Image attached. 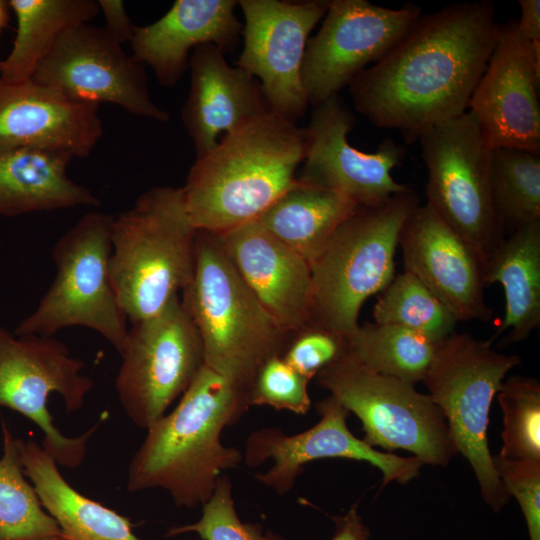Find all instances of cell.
I'll list each match as a JSON object with an SVG mask.
<instances>
[{
    "instance_id": "5b68a950",
    "label": "cell",
    "mask_w": 540,
    "mask_h": 540,
    "mask_svg": "<svg viewBox=\"0 0 540 540\" xmlns=\"http://www.w3.org/2000/svg\"><path fill=\"white\" fill-rule=\"evenodd\" d=\"M180 300L204 365L247 393L261 365L288 343L290 334L246 285L215 233L197 230L194 274Z\"/></svg>"
},
{
    "instance_id": "6da1fadb",
    "label": "cell",
    "mask_w": 540,
    "mask_h": 540,
    "mask_svg": "<svg viewBox=\"0 0 540 540\" xmlns=\"http://www.w3.org/2000/svg\"><path fill=\"white\" fill-rule=\"evenodd\" d=\"M490 0L423 13L374 65L349 84L355 110L373 125L398 131L407 144L468 110L496 44Z\"/></svg>"
},
{
    "instance_id": "1f68e13d",
    "label": "cell",
    "mask_w": 540,
    "mask_h": 540,
    "mask_svg": "<svg viewBox=\"0 0 540 540\" xmlns=\"http://www.w3.org/2000/svg\"><path fill=\"white\" fill-rule=\"evenodd\" d=\"M376 323L398 325L434 342L453 332L452 312L412 273L404 270L381 292L373 308Z\"/></svg>"
},
{
    "instance_id": "ffe728a7",
    "label": "cell",
    "mask_w": 540,
    "mask_h": 540,
    "mask_svg": "<svg viewBox=\"0 0 540 540\" xmlns=\"http://www.w3.org/2000/svg\"><path fill=\"white\" fill-rule=\"evenodd\" d=\"M102 135L99 105L73 100L33 79H0V151L39 149L84 158Z\"/></svg>"
},
{
    "instance_id": "d6986e66",
    "label": "cell",
    "mask_w": 540,
    "mask_h": 540,
    "mask_svg": "<svg viewBox=\"0 0 540 540\" xmlns=\"http://www.w3.org/2000/svg\"><path fill=\"white\" fill-rule=\"evenodd\" d=\"M405 270L416 276L457 321H488L485 263L479 251L427 204L407 217L399 236Z\"/></svg>"
},
{
    "instance_id": "60d3db41",
    "label": "cell",
    "mask_w": 540,
    "mask_h": 540,
    "mask_svg": "<svg viewBox=\"0 0 540 540\" xmlns=\"http://www.w3.org/2000/svg\"><path fill=\"white\" fill-rule=\"evenodd\" d=\"M10 5L8 0H0V34L8 26L10 20Z\"/></svg>"
},
{
    "instance_id": "83f0119b",
    "label": "cell",
    "mask_w": 540,
    "mask_h": 540,
    "mask_svg": "<svg viewBox=\"0 0 540 540\" xmlns=\"http://www.w3.org/2000/svg\"><path fill=\"white\" fill-rule=\"evenodd\" d=\"M8 1L17 24L12 49L0 60V79L8 83L32 79L40 62L65 31L89 23L100 12L96 0Z\"/></svg>"
},
{
    "instance_id": "7a4b0ae2",
    "label": "cell",
    "mask_w": 540,
    "mask_h": 540,
    "mask_svg": "<svg viewBox=\"0 0 540 540\" xmlns=\"http://www.w3.org/2000/svg\"><path fill=\"white\" fill-rule=\"evenodd\" d=\"M249 407L247 392L204 365L174 409L146 430L128 466L127 490L160 489L177 507L202 506L224 473L243 462L222 433Z\"/></svg>"
},
{
    "instance_id": "8fae6325",
    "label": "cell",
    "mask_w": 540,
    "mask_h": 540,
    "mask_svg": "<svg viewBox=\"0 0 540 540\" xmlns=\"http://www.w3.org/2000/svg\"><path fill=\"white\" fill-rule=\"evenodd\" d=\"M85 364L54 337L15 335L0 325V407L16 411L43 434L42 447L59 466L76 468L87 454L89 439L100 419L85 433L67 437L54 425L48 410L50 394L60 395L67 413L79 410L93 389L82 374Z\"/></svg>"
},
{
    "instance_id": "cb8c5ba5",
    "label": "cell",
    "mask_w": 540,
    "mask_h": 540,
    "mask_svg": "<svg viewBox=\"0 0 540 540\" xmlns=\"http://www.w3.org/2000/svg\"><path fill=\"white\" fill-rule=\"evenodd\" d=\"M17 447L24 473L57 523L60 540H141L129 518L71 486L39 443L17 438Z\"/></svg>"
},
{
    "instance_id": "f546056e",
    "label": "cell",
    "mask_w": 540,
    "mask_h": 540,
    "mask_svg": "<svg viewBox=\"0 0 540 540\" xmlns=\"http://www.w3.org/2000/svg\"><path fill=\"white\" fill-rule=\"evenodd\" d=\"M1 431L0 540H60L59 527L26 477L17 438L4 420Z\"/></svg>"
},
{
    "instance_id": "5bb4252c",
    "label": "cell",
    "mask_w": 540,
    "mask_h": 540,
    "mask_svg": "<svg viewBox=\"0 0 540 540\" xmlns=\"http://www.w3.org/2000/svg\"><path fill=\"white\" fill-rule=\"evenodd\" d=\"M32 79L79 102L110 103L158 122L170 119L151 97L145 66L104 27L83 23L65 31Z\"/></svg>"
},
{
    "instance_id": "9c48e42d",
    "label": "cell",
    "mask_w": 540,
    "mask_h": 540,
    "mask_svg": "<svg viewBox=\"0 0 540 540\" xmlns=\"http://www.w3.org/2000/svg\"><path fill=\"white\" fill-rule=\"evenodd\" d=\"M315 378L357 416L371 447L405 450L433 466H446L457 454L441 410L414 384L375 372L350 353Z\"/></svg>"
},
{
    "instance_id": "ba28073f",
    "label": "cell",
    "mask_w": 540,
    "mask_h": 540,
    "mask_svg": "<svg viewBox=\"0 0 540 540\" xmlns=\"http://www.w3.org/2000/svg\"><path fill=\"white\" fill-rule=\"evenodd\" d=\"M113 218L89 211L58 238L51 251L55 278L15 335L53 337L64 328L87 327L122 353L128 328L109 272Z\"/></svg>"
},
{
    "instance_id": "74e56055",
    "label": "cell",
    "mask_w": 540,
    "mask_h": 540,
    "mask_svg": "<svg viewBox=\"0 0 540 540\" xmlns=\"http://www.w3.org/2000/svg\"><path fill=\"white\" fill-rule=\"evenodd\" d=\"M105 18L104 29L120 44L130 42L135 26L121 0H97Z\"/></svg>"
},
{
    "instance_id": "484cf974",
    "label": "cell",
    "mask_w": 540,
    "mask_h": 540,
    "mask_svg": "<svg viewBox=\"0 0 540 540\" xmlns=\"http://www.w3.org/2000/svg\"><path fill=\"white\" fill-rule=\"evenodd\" d=\"M485 283H499L505 314L491 341L507 331L501 346L526 340L540 325V220L504 238L485 263Z\"/></svg>"
},
{
    "instance_id": "603a6c76",
    "label": "cell",
    "mask_w": 540,
    "mask_h": 540,
    "mask_svg": "<svg viewBox=\"0 0 540 540\" xmlns=\"http://www.w3.org/2000/svg\"><path fill=\"white\" fill-rule=\"evenodd\" d=\"M236 6L234 0H177L155 22L135 26L129 42L132 56L148 65L162 86L173 87L197 46L211 43L224 54L236 49L243 30Z\"/></svg>"
},
{
    "instance_id": "52a82bcc",
    "label": "cell",
    "mask_w": 540,
    "mask_h": 540,
    "mask_svg": "<svg viewBox=\"0 0 540 540\" xmlns=\"http://www.w3.org/2000/svg\"><path fill=\"white\" fill-rule=\"evenodd\" d=\"M521 363L518 355L492 348L491 340L456 333L441 340L422 380L441 410L457 453L465 457L481 496L494 512L509 501L488 444L490 408L506 374Z\"/></svg>"
},
{
    "instance_id": "836d02e7",
    "label": "cell",
    "mask_w": 540,
    "mask_h": 540,
    "mask_svg": "<svg viewBox=\"0 0 540 540\" xmlns=\"http://www.w3.org/2000/svg\"><path fill=\"white\" fill-rule=\"evenodd\" d=\"M200 518L189 524L171 527L166 536L195 533L202 540H286L256 522H244L235 507L231 480L224 475L209 500L202 506Z\"/></svg>"
},
{
    "instance_id": "4dcf8cb0",
    "label": "cell",
    "mask_w": 540,
    "mask_h": 540,
    "mask_svg": "<svg viewBox=\"0 0 540 540\" xmlns=\"http://www.w3.org/2000/svg\"><path fill=\"white\" fill-rule=\"evenodd\" d=\"M490 187L504 233L540 220V154L517 148H494Z\"/></svg>"
},
{
    "instance_id": "277c9868",
    "label": "cell",
    "mask_w": 540,
    "mask_h": 540,
    "mask_svg": "<svg viewBox=\"0 0 540 540\" xmlns=\"http://www.w3.org/2000/svg\"><path fill=\"white\" fill-rule=\"evenodd\" d=\"M196 236L182 187H152L114 216L109 272L132 324L161 312L190 283Z\"/></svg>"
},
{
    "instance_id": "8992f818",
    "label": "cell",
    "mask_w": 540,
    "mask_h": 540,
    "mask_svg": "<svg viewBox=\"0 0 540 540\" xmlns=\"http://www.w3.org/2000/svg\"><path fill=\"white\" fill-rule=\"evenodd\" d=\"M420 204L407 188L373 205L357 206L311 264L313 324L345 336L359 325L363 303L395 277L402 227Z\"/></svg>"
},
{
    "instance_id": "8d00e7d4",
    "label": "cell",
    "mask_w": 540,
    "mask_h": 540,
    "mask_svg": "<svg viewBox=\"0 0 540 540\" xmlns=\"http://www.w3.org/2000/svg\"><path fill=\"white\" fill-rule=\"evenodd\" d=\"M495 470L523 513L529 540H540V462L493 456Z\"/></svg>"
},
{
    "instance_id": "7c38bea8",
    "label": "cell",
    "mask_w": 540,
    "mask_h": 540,
    "mask_svg": "<svg viewBox=\"0 0 540 540\" xmlns=\"http://www.w3.org/2000/svg\"><path fill=\"white\" fill-rule=\"evenodd\" d=\"M120 355L118 399L130 421L145 430L167 413L204 366L199 334L180 296L132 324Z\"/></svg>"
},
{
    "instance_id": "ac0fdd59",
    "label": "cell",
    "mask_w": 540,
    "mask_h": 540,
    "mask_svg": "<svg viewBox=\"0 0 540 540\" xmlns=\"http://www.w3.org/2000/svg\"><path fill=\"white\" fill-rule=\"evenodd\" d=\"M539 83L540 60L518 20L499 23L495 47L468 107L492 149L540 154Z\"/></svg>"
},
{
    "instance_id": "e575fe53",
    "label": "cell",
    "mask_w": 540,
    "mask_h": 540,
    "mask_svg": "<svg viewBox=\"0 0 540 540\" xmlns=\"http://www.w3.org/2000/svg\"><path fill=\"white\" fill-rule=\"evenodd\" d=\"M309 382L281 355L273 356L261 365L253 379L248 393L249 405L305 415L312 405Z\"/></svg>"
},
{
    "instance_id": "30bf717a",
    "label": "cell",
    "mask_w": 540,
    "mask_h": 540,
    "mask_svg": "<svg viewBox=\"0 0 540 540\" xmlns=\"http://www.w3.org/2000/svg\"><path fill=\"white\" fill-rule=\"evenodd\" d=\"M428 179L426 204L485 260L503 241L491 195L492 147L470 110L418 139Z\"/></svg>"
},
{
    "instance_id": "44dd1931",
    "label": "cell",
    "mask_w": 540,
    "mask_h": 540,
    "mask_svg": "<svg viewBox=\"0 0 540 540\" xmlns=\"http://www.w3.org/2000/svg\"><path fill=\"white\" fill-rule=\"evenodd\" d=\"M246 285L287 333L312 322L310 263L256 220L217 234Z\"/></svg>"
},
{
    "instance_id": "7402d4cb",
    "label": "cell",
    "mask_w": 540,
    "mask_h": 540,
    "mask_svg": "<svg viewBox=\"0 0 540 540\" xmlns=\"http://www.w3.org/2000/svg\"><path fill=\"white\" fill-rule=\"evenodd\" d=\"M190 87L181 111L196 159L206 155L219 137L271 111L259 82L231 66L214 44L197 46L189 58Z\"/></svg>"
},
{
    "instance_id": "4316f807",
    "label": "cell",
    "mask_w": 540,
    "mask_h": 540,
    "mask_svg": "<svg viewBox=\"0 0 540 540\" xmlns=\"http://www.w3.org/2000/svg\"><path fill=\"white\" fill-rule=\"evenodd\" d=\"M357 206L342 193L300 180L256 221L311 265Z\"/></svg>"
},
{
    "instance_id": "4fadbf2b",
    "label": "cell",
    "mask_w": 540,
    "mask_h": 540,
    "mask_svg": "<svg viewBox=\"0 0 540 540\" xmlns=\"http://www.w3.org/2000/svg\"><path fill=\"white\" fill-rule=\"evenodd\" d=\"M421 14V7L410 2L393 9L367 0H329L321 27L308 39L304 53L301 79L308 105L315 107L349 86Z\"/></svg>"
},
{
    "instance_id": "3957f363",
    "label": "cell",
    "mask_w": 540,
    "mask_h": 540,
    "mask_svg": "<svg viewBox=\"0 0 540 540\" xmlns=\"http://www.w3.org/2000/svg\"><path fill=\"white\" fill-rule=\"evenodd\" d=\"M304 156L305 128L272 111L223 135L182 187L192 224L220 234L258 219L299 183Z\"/></svg>"
},
{
    "instance_id": "9a60e30c",
    "label": "cell",
    "mask_w": 540,
    "mask_h": 540,
    "mask_svg": "<svg viewBox=\"0 0 540 540\" xmlns=\"http://www.w3.org/2000/svg\"><path fill=\"white\" fill-rule=\"evenodd\" d=\"M316 410L320 419L300 433L290 435L278 427H265L246 438L243 462L255 468L271 460L272 466L255 479L277 495L289 493L304 467L319 459L367 462L382 473V488L392 482L406 484L419 475L424 464L418 458L383 452L357 438L347 426L349 412L333 396L320 400Z\"/></svg>"
},
{
    "instance_id": "ab89813d",
    "label": "cell",
    "mask_w": 540,
    "mask_h": 540,
    "mask_svg": "<svg viewBox=\"0 0 540 540\" xmlns=\"http://www.w3.org/2000/svg\"><path fill=\"white\" fill-rule=\"evenodd\" d=\"M521 15L518 26L530 43L535 57L540 60V1L519 0Z\"/></svg>"
},
{
    "instance_id": "d6a6232c",
    "label": "cell",
    "mask_w": 540,
    "mask_h": 540,
    "mask_svg": "<svg viewBox=\"0 0 540 540\" xmlns=\"http://www.w3.org/2000/svg\"><path fill=\"white\" fill-rule=\"evenodd\" d=\"M503 413L501 457L540 462V382L511 376L497 393Z\"/></svg>"
},
{
    "instance_id": "d4e9b609",
    "label": "cell",
    "mask_w": 540,
    "mask_h": 540,
    "mask_svg": "<svg viewBox=\"0 0 540 540\" xmlns=\"http://www.w3.org/2000/svg\"><path fill=\"white\" fill-rule=\"evenodd\" d=\"M72 159L39 149L0 151V216L100 206L89 188L68 176Z\"/></svg>"
},
{
    "instance_id": "e0dca14e",
    "label": "cell",
    "mask_w": 540,
    "mask_h": 540,
    "mask_svg": "<svg viewBox=\"0 0 540 540\" xmlns=\"http://www.w3.org/2000/svg\"><path fill=\"white\" fill-rule=\"evenodd\" d=\"M355 117L347 104L334 95L314 107L305 128V183L344 194L358 206L380 203L408 186L392 177L405 154L393 139L385 138L372 153L348 142Z\"/></svg>"
},
{
    "instance_id": "2e32d148",
    "label": "cell",
    "mask_w": 540,
    "mask_h": 540,
    "mask_svg": "<svg viewBox=\"0 0 540 540\" xmlns=\"http://www.w3.org/2000/svg\"><path fill=\"white\" fill-rule=\"evenodd\" d=\"M329 0H239L243 48L235 65L260 84L270 110L296 122L308 107L301 69L308 37Z\"/></svg>"
},
{
    "instance_id": "d590c367",
    "label": "cell",
    "mask_w": 540,
    "mask_h": 540,
    "mask_svg": "<svg viewBox=\"0 0 540 540\" xmlns=\"http://www.w3.org/2000/svg\"><path fill=\"white\" fill-rule=\"evenodd\" d=\"M281 357L310 381L350 353L347 336L313 324L294 333Z\"/></svg>"
},
{
    "instance_id": "f35d334b",
    "label": "cell",
    "mask_w": 540,
    "mask_h": 540,
    "mask_svg": "<svg viewBox=\"0 0 540 540\" xmlns=\"http://www.w3.org/2000/svg\"><path fill=\"white\" fill-rule=\"evenodd\" d=\"M334 530L326 540H371L369 527L364 523L354 503L345 513L331 517Z\"/></svg>"
},
{
    "instance_id": "f1b7e54d",
    "label": "cell",
    "mask_w": 540,
    "mask_h": 540,
    "mask_svg": "<svg viewBox=\"0 0 540 540\" xmlns=\"http://www.w3.org/2000/svg\"><path fill=\"white\" fill-rule=\"evenodd\" d=\"M347 338L350 354L359 363L414 385L424 379L439 343L407 328L376 322L358 325Z\"/></svg>"
}]
</instances>
